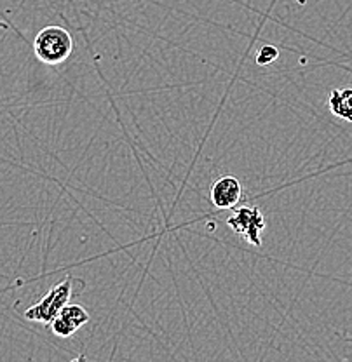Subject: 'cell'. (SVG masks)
I'll use <instances>...</instances> for the list:
<instances>
[{
	"instance_id": "9c48e42d",
	"label": "cell",
	"mask_w": 352,
	"mask_h": 362,
	"mask_svg": "<svg viewBox=\"0 0 352 362\" xmlns=\"http://www.w3.org/2000/svg\"><path fill=\"white\" fill-rule=\"evenodd\" d=\"M0 30H9V23L0 20Z\"/></svg>"
},
{
	"instance_id": "6da1fadb",
	"label": "cell",
	"mask_w": 352,
	"mask_h": 362,
	"mask_svg": "<svg viewBox=\"0 0 352 362\" xmlns=\"http://www.w3.org/2000/svg\"><path fill=\"white\" fill-rule=\"evenodd\" d=\"M74 51V39L63 26H45L33 40V52L44 65L56 66L65 63Z\"/></svg>"
},
{
	"instance_id": "8992f818",
	"label": "cell",
	"mask_w": 352,
	"mask_h": 362,
	"mask_svg": "<svg viewBox=\"0 0 352 362\" xmlns=\"http://www.w3.org/2000/svg\"><path fill=\"white\" fill-rule=\"evenodd\" d=\"M328 107H330V112L335 117L347 120V122H352V108L344 101L340 89L331 90L330 98H328Z\"/></svg>"
},
{
	"instance_id": "ba28073f",
	"label": "cell",
	"mask_w": 352,
	"mask_h": 362,
	"mask_svg": "<svg viewBox=\"0 0 352 362\" xmlns=\"http://www.w3.org/2000/svg\"><path fill=\"white\" fill-rule=\"evenodd\" d=\"M340 93H342L344 101H346V103L352 108V89H342Z\"/></svg>"
},
{
	"instance_id": "5b68a950",
	"label": "cell",
	"mask_w": 352,
	"mask_h": 362,
	"mask_svg": "<svg viewBox=\"0 0 352 362\" xmlns=\"http://www.w3.org/2000/svg\"><path fill=\"white\" fill-rule=\"evenodd\" d=\"M210 199L217 209H234L242 199L241 181L236 176H222L211 187Z\"/></svg>"
},
{
	"instance_id": "277c9868",
	"label": "cell",
	"mask_w": 352,
	"mask_h": 362,
	"mask_svg": "<svg viewBox=\"0 0 352 362\" xmlns=\"http://www.w3.org/2000/svg\"><path fill=\"white\" fill-rule=\"evenodd\" d=\"M89 320L91 317L84 307H81V305L67 303L49 326H51V331L55 333V337L72 338L82 326H86Z\"/></svg>"
},
{
	"instance_id": "52a82bcc",
	"label": "cell",
	"mask_w": 352,
	"mask_h": 362,
	"mask_svg": "<svg viewBox=\"0 0 352 362\" xmlns=\"http://www.w3.org/2000/svg\"><path fill=\"white\" fill-rule=\"evenodd\" d=\"M278 58H279V49L271 44H265L259 49V51H256V63H259L260 66L272 65Z\"/></svg>"
},
{
	"instance_id": "7a4b0ae2",
	"label": "cell",
	"mask_w": 352,
	"mask_h": 362,
	"mask_svg": "<svg viewBox=\"0 0 352 362\" xmlns=\"http://www.w3.org/2000/svg\"><path fill=\"white\" fill-rule=\"evenodd\" d=\"M72 296V277H67L65 281H62L59 284H56L39 303L32 305L30 308H26L25 319L33 320V322L40 324H51L55 320V317L62 312V308L67 303H70Z\"/></svg>"
},
{
	"instance_id": "3957f363",
	"label": "cell",
	"mask_w": 352,
	"mask_h": 362,
	"mask_svg": "<svg viewBox=\"0 0 352 362\" xmlns=\"http://www.w3.org/2000/svg\"><path fill=\"white\" fill-rule=\"evenodd\" d=\"M227 225L234 232L244 237L249 244H253V246H262V237H260V233L265 228V218L259 207H237L232 213V216L227 220Z\"/></svg>"
}]
</instances>
